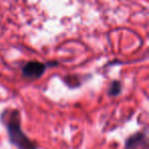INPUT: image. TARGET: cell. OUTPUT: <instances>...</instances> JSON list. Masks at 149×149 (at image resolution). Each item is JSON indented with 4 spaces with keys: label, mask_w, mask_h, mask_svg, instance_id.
I'll list each match as a JSON object with an SVG mask.
<instances>
[{
    "label": "cell",
    "mask_w": 149,
    "mask_h": 149,
    "mask_svg": "<svg viewBox=\"0 0 149 149\" xmlns=\"http://www.w3.org/2000/svg\"><path fill=\"white\" fill-rule=\"evenodd\" d=\"M3 120L7 128L9 140L19 149H36V146L25 135L21 128L19 112L17 110H7L3 113Z\"/></svg>",
    "instance_id": "1"
},
{
    "label": "cell",
    "mask_w": 149,
    "mask_h": 149,
    "mask_svg": "<svg viewBox=\"0 0 149 149\" xmlns=\"http://www.w3.org/2000/svg\"><path fill=\"white\" fill-rule=\"evenodd\" d=\"M46 70V65L39 61L28 62L23 68V74L26 77L31 79H38L44 74Z\"/></svg>",
    "instance_id": "2"
},
{
    "label": "cell",
    "mask_w": 149,
    "mask_h": 149,
    "mask_svg": "<svg viewBox=\"0 0 149 149\" xmlns=\"http://www.w3.org/2000/svg\"><path fill=\"white\" fill-rule=\"evenodd\" d=\"M147 147L146 135L142 132L131 136L126 142V149H145Z\"/></svg>",
    "instance_id": "3"
},
{
    "label": "cell",
    "mask_w": 149,
    "mask_h": 149,
    "mask_svg": "<svg viewBox=\"0 0 149 149\" xmlns=\"http://www.w3.org/2000/svg\"><path fill=\"white\" fill-rule=\"evenodd\" d=\"M120 89H122V85H120V82H112L111 85L109 87V90H108V93L111 96H116L118 93L120 92Z\"/></svg>",
    "instance_id": "4"
}]
</instances>
